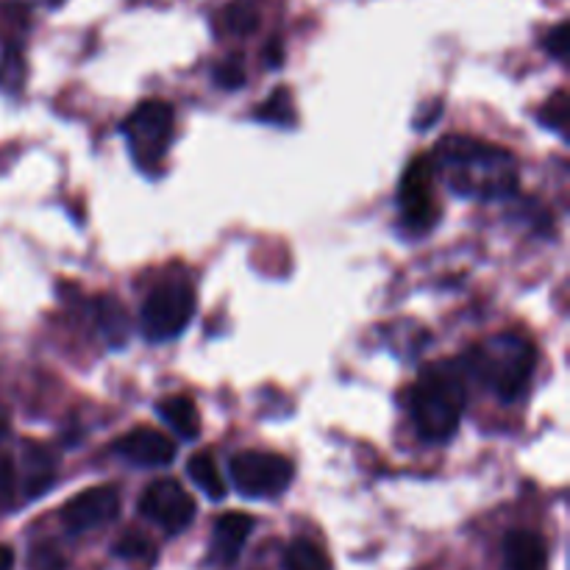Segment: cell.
Wrapping results in <instances>:
<instances>
[{"label":"cell","mask_w":570,"mask_h":570,"mask_svg":"<svg viewBox=\"0 0 570 570\" xmlns=\"http://www.w3.org/2000/svg\"><path fill=\"white\" fill-rule=\"evenodd\" d=\"M50 6H59V3H65V0H48Z\"/></svg>","instance_id":"83f0119b"},{"label":"cell","mask_w":570,"mask_h":570,"mask_svg":"<svg viewBox=\"0 0 570 570\" xmlns=\"http://www.w3.org/2000/svg\"><path fill=\"white\" fill-rule=\"evenodd\" d=\"M534 362V345L521 334H499L471 351V371L504 401H515L529 387Z\"/></svg>","instance_id":"3957f363"},{"label":"cell","mask_w":570,"mask_h":570,"mask_svg":"<svg viewBox=\"0 0 570 570\" xmlns=\"http://www.w3.org/2000/svg\"><path fill=\"white\" fill-rule=\"evenodd\" d=\"M173 106L165 100H145L134 109V115L122 122L128 145L142 167H156L165 156L167 142L173 137Z\"/></svg>","instance_id":"8992f818"},{"label":"cell","mask_w":570,"mask_h":570,"mask_svg":"<svg viewBox=\"0 0 570 570\" xmlns=\"http://www.w3.org/2000/svg\"><path fill=\"white\" fill-rule=\"evenodd\" d=\"M156 415L173 429L181 440H195L200 434V415L198 406L187 395H173L156 404Z\"/></svg>","instance_id":"4fadbf2b"},{"label":"cell","mask_w":570,"mask_h":570,"mask_svg":"<svg viewBox=\"0 0 570 570\" xmlns=\"http://www.w3.org/2000/svg\"><path fill=\"white\" fill-rule=\"evenodd\" d=\"M507 570H549V551L540 534L515 529L504 540Z\"/></svg>","instance_id":"7c38bea8"},{"label":"cell","mask_w":570,"mask_h":570,"mask_svg":"<svg viewBox=\"0 0 570 570\" xmlns=\"http://www.w3.org/2000/svg\"><path fill=\"white\" fill-rule=\"evenodd\" d=\"M543 48L549 50L554 59H568V50H570V26L568 22H560L557 28H551L549 37H546Z\"/></svg>","instance_id":"cb8c5ba5"},{"label":"cell","mask_w":570,"mask_h":570,"mask_svg":"<svg viewBox=\"0 0 570 570\" xmlns=\"http://www.w3.org/2000/svg\"><path fill=\"white\" fill-rule=\"evenodd\" d=\"M22 81H26V65H22V56L9 50L3 56V65H0V87L3 89H20Z\"/></svg>","instance_id":"7402d4cb"},{"label":"cell","mask_w":570,"mask_h":570,"mask_svg":"<svg viewBox=\"0 0 570 570\" xmlns=\"http://www.w3.org/2000/svg\"><path fill=\"white\" fill-rule=\"evenodd\" d=\"M465 376L454 365H432L412 390V421L423 440L454 438L465 412Z\"/></svg>","instance_id":"7a4b0ae2"},{"label":"cell","mask_w":570,"mask_h":570,"mask_svg":"<svg viewBox=\"0 0 570 570\" xmlns=\"http://www.w3.org/2000/svg\"><path fill=\"white\" fill-rule=\"evenodd\" d=\"M115 554L122 557V560H148L154 562L156 551L154 546H150V540L139 538V534H126V538H120L115 543Z\"/></svg>","instance_id":"44dd1931"},{"label":"cell","mask_w":570,"mask_h":570,"mask_svg":"<svg viewBox=\"0 0 570 570\" xmlns=\"http://www.w3.org/2000/svg\"><path fill=\"white\" fill-rule=\"evenodd\" d=\"M115 451L120 456H126L128 462L142 468H161L176 460V443L167 434H161L159 429L150 426L131 429L128 434L117 438Z\"/></svg>","instance_id":"30bf717a"},{"label":"cell","mask_w":570,"mask_h":570,"mask_svg":"<svg viewBox=\"0 0 570 570\" xmlns=\"http://www.w3.org/2000/svg\"><path fill=\"white\" fill-rule=\"evenodd\" d=\"M215 81L220 83L223 89H239L245 83V67H243V59H228L223 61L220 67L215 70Z\"/></svg>","instance_id":"603a6c76"},{"label":"cell","mask_w":570,"mask_h":570,"mask_svg":"<svg viewBox=\"0 0 570 570\" xmlns=\"http://www.w3.org/2000/svg\"><path fill=\"white\" fill-rule=\"evenodd\" d=\"M432 178H434V165L429 156H417L406 165L404 178H401L399 187V204L404 223L412 232H426L432 228L438 209H434L432 200Z\"/></svg>","instance_id":"ba28073f"},{"label":"cell","mask_w":570,"mask_h":570,"mask_svg":"<svg viewBox=\"0 0 570 570\" xmlns=\"http://www.w3.org/2000/svg\"><path fill=\"white\" fill-rule=\"evenodd\" d=\"M100 328H104L106 340L111 345H120L122 340L128 337V321H126V312L120 309V304L111 298H106L100 304Z\"/></svg>","instance_id":"ac0fdd59"},{"label":"cell","mask_w":570,"mask_h":570,"mask_svg":"<svg viewBox=\"0 0 570 570\" xmlns=\"http://www.w3.org/2000/svg\"><path fill=\"white\" fill-rule=\"evenodd\" d=\"M254 532V518L245 512H226L217 518L212 534V562L220 568H232L245 549V540Z\"/></svg>","instance_id":"8fae6325"},{"label":"cell","mask_w":570,"mask_h":570,"mask_svg":"<svg viewBox=\"0 0 570 570\" xmlns=\"http://www.w3.org/2000/svg\"><path fill=\"white\" fill-rule=\"evenodd\" d=\"M282 59H284L282 42H278V39H273V42L267 45V65L278 67V65H282Z\"/></svg>","instance_id":"484cf974"},{"label":"cell","mask_w":570,"mask_h":570,"mask_svg":"<svg viewBox=\"0 0 570 570\" xmlns=\"http://www.w3.org/2000/svg\"><path fill=\"white\" fill-rule=\"evenodd\" d=\"M187 476L193 479V482L198 484V488L204 490L212 501H220L223 495H226V484H223L220 471H217L215 460H212V454H206V451L189 456Z\"/></svg>","instance_id":"5bb4252c"},{"label":"cell","mask_w":570,"mask_h":570,"mask_svg":"<svg viewBox=\"0 0 570 570\" xmlns=\"http://www.w3.org/2000/svg\"><path fill=\"white\" fill-rule=\"evenodd\" d=\"M14 501V465L9 460H0V510L11 507Z\"/></svg>","instance_id":"d4e9b609"},{"label":"cell","mask_w":570,"mask_h":570,"mask_svg":"<svg viewBox=\"0 0 570 570\" xmlns=\"http://www.w3.org/2000/svg\"><path fill=\"white\" fill-rule=\"evenodd\" d=\"M434 156L449 167V184L460 195L493 198L515 189V159L507 148L471 137H445Z\"/></svg>","instance_id":"6da1fadb"},{"label":"cell","mask_w":570,"mask_h":570,"mask_svg":"<svg viewBox=\"0 0 570 570\" xmlns=\"http://www.w3.org/2000/svg\"><path fill=\"white\" fill-rule=\"evenodd\" d=\"M195 315V295L187 284L167 282L159 284L142 304V334L154 343L178 337Z\"/></svg>","instance_id":"5b68a950"},{"label":"cell","mask_w":570,"mask_h":570,"mask_svg":"<svg viewBox=\"0 0 570 570\" xmlns=\"http://www.w3.org/2000/svg\"><path fill=\"white\" fill-rule=\"evenodd\" d=\"M226 26L239 37H248L259 28V9L254 0H234L226 9Z\"/></svg>","instance_id":"e0dca14e"},{"label":"cell","mask_w":570,"mask_h":570,"mask_svg":"<svg viewBox=\"0 0 570 570\" xmlns=\"http://www.w3.org/2000/svg\"><path fill=\"white\" fill-rule=\"evenodd\" d=\"M232 482L245 499H273L289 488L295 468L287 456L271 451H243L228 462Z\"/></svg>","instance_id":"277c9868"},{"label":"cell","mask_w":570,"mask_h":570,"mask_svg":"<svg viewBox=\"0 0 570 570\" xmlns=\"http://www.w3.org/2000/svg\"><path fill=\"white\" fill-rule=\"evenodd\" d=\"M11 566H14V551L0 543V570H11Z\"/></svg>","instance_id":"4316f807"},{"label":"cell","mask_w":570,"mask_h":570,"mask_svg":"<svg viewBox=\"0 0 570 570\" xmlns=\"http://www.w3.org/2000/svg\"><path fill=\"white\" fill-rule=\"evenodd\" d=\"M256 117L265 122H276V126H293L295 122V109H293V92L284 87H278L265 104L259 106Z\"/></svg>","instance_id":"2e32d148"},{"label":"cell","mask_w":570,"mask_h":570,"mask_svg":"<svg viewBox=\"0 0 570 570\" xmlns=\"http://www.w3.org/2000/svg\"><path fill=\"white\" fill-rule=\"evenodd\" d=\"M568 115H570L568 92H557L554 98L546 104V109L540 111V122H543L546 128H551V131H557V134H562V137H566V134H568Z\"/></svg>","instance_id":"d6986e66"},{"label":"cell","mask_w":570,"mask_h":570,"mask_svg":"<svg viewBox=\"0 0 570 570\" xmlns=\"http://www.w3.org/2000/svg\"><path fill=\"white\" fill-rule=\"evenodd\" d=\"M284 570H332V562L312 540L301 538L284 551Z\"/></svg>","instance_id":"9a60e30c"},{"label":"cell","mask_w":570,"mask_h":570,"mask_svg":"<svg viewBox=\"0 0 570 570\" xmlns=\"http://www.w3.org/2000/svg\"><path fill=\"white\" fill-rule=\"evenodd\" d=\"M139 515L159 523L165 532L178 534L195 521V501L176 479H159L139 495Z\"/></svg>","instance_id":"52a82bcc"},{"label":"cell","mask_w":570,"mask_h":570,"mask_svg":"<svg viewBox=\"0 0 570 570\" xmlns=\"http://www.w3.org/2000/svg\"><path fill=\"white\" fill-rule=\"evenodd\" d=\"M117 515H120V493H117V488L98 484V488L83 490L76 499L67 501L65 510H61V523L70 534H81L106 527Z\"/></svg>","instance_id":"9c48e42d"},{"label":"cell","mask_w":570,"mask_h":570,"mask_svg":"<svg viewBox=\"0 0 570 570\" xmlns=\"http://www.w3.org/2000/svg\"><path fill=\"white\" fill-rule=\"evenodd\" d=\"M28 570H67L65 554L53 543H37L28 551Z\"/></svg>","instance_id":"ffe728a7"}]
</instances>
